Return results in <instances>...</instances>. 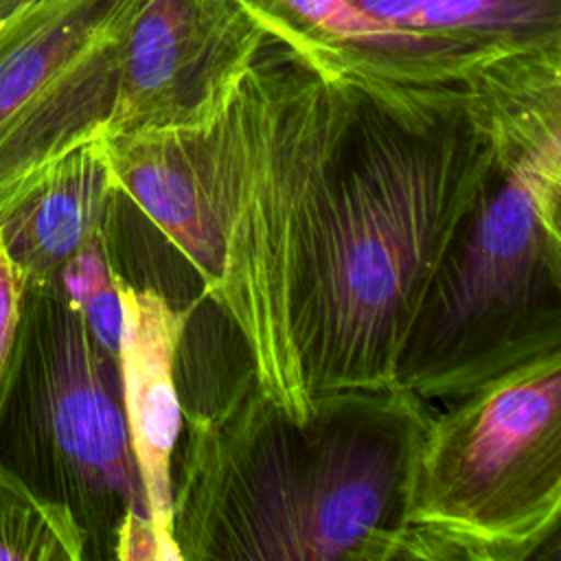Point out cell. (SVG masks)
<instances>
[{
	"mask_svg": "<svg viewBox=\"0 0 561 561\" xmlns=\"http://www.w3.org/2000/svg\"><path fill=\"white\" fill-rule=\"evenodd\" d=\"M493 160L467 90L375 96L355 88L291 305L311 403L337 390L399 388L425 291Z\"/></svg>",
	"mask_w": 561,
	"mask_h": 561,
	"instance_id": "1",
	"label": "cell"
},
{
	"mask_svg": "<svg viewBox=\"0 0 561 561\" xmlns=\"http://www.w3.org/2000/svg\"><path fill=\"white\" fill-rule=\"evenodd\" d=\"M427 403L403 388L337 390L298 421L245 370L219 403L184 412L180 561H401Z\"/></svg>",
	"mask_w": 561,
	"mask_h": 561,
	"instance_id": "2",
	"label": "cell"
},
{
	"mask_svg": "<svg viewBox=\"0 0 561 561\" xmlns=\"http://www.w3.org/2000/svg\"><path fill=\"white\" fill-rule=\"evenodd\" d=\"M355 103V85L270 37L215 116L195 127L219 274L206 296L243 340L259 390L291 419L309 401L291 305Z\"/></svg>",
	"mask_w": 561,
	"mask_h": 561,
	"instance_id": "3",
	"label": "cell"
},
{
	"mask_svg": "<svg viewBox=\"0 0 561 561\" xmlns=\"http://www.w3.org/2000/svg\"><path fill=\"white\" fill-rule=\"evenodd\" d=\"M495 160L410 329L397 386L447 401L561 351V131L491 138Z\"/></svg>",
	"mask_w": 561,
	"mask_h": 561,
	"instance_id": "4",
	"label": "cell"
},
{
	"mask_svg": "<svg viewBox=\"0 0 561 561\" xmlns=\"http://www.w3.org/2000/svg\"><path fill=\"white\" fill-rule=\"evenodd\" d=\"M416 445L401 561H526L561 519V351L443 401Z\"/></svg>",
	"mask_w": 561,
	"mask_h": 561,
	"instance_id": "5",
	"label": "cell"
},
{
	"mask_svg": "<svg viewBox=\"0 0 561 561\" xmlns=\"http://www.w3.org/2000/svg\"><path fill=\"white\" fill-rule=\"evenodd\" d=\"M0 465L72 515L85 559H114L127 515L149 517L118 357L55 283L26 285L0 390Z\"/></svg>",
	"mask_w": 561,
	"mask_h": 561,
	"instance_id": "6",
	"label": "cell"
},
{
	"mask_svg": "<svg viewBox=\"0 0 561 561\" xmlns=\"http://www.w3.org/2000/svg\"><path fill=\"white\" fill-rule=\"evenodd\" d=\"M138 0H39L0 22V202L110 123Z\"/></svg>",
	"mask_w": 561,
	"mask_h": 561,
	"instance_id": "7",
	"label": "cell"
},
{
	"mask_svg": "<svg viewBox=\"0 0 561 561\" xmlns=\"http://www.w3.org/2000/svg\"><path fill=\"white\" fill-rule=\"evenodd\" d=\"M270 37L239 0H138L103 136L208 123Z\"/></svg>",
	"mask_w": 561,
	"mask_h": 561,
	"instance_id": "8",
	"label": "cell"
},
{
	"mask_svg": "<svg viewBox=\"0 0 561 561\" xmlns=\"http://www.w3.org/2000/svg\"><path fill=\"white\" fill-rule=\"evenodd\" d=\"M265 31L318 70L375 94L467 90L489 59L456 44L399 31L351 0H239ZM493 59V57H491Z\"/></svg>",
	"mask_w": 561,
	"mask_h": 561,
	"instance_id": "9",
	"label": "cell"
},
{
	"mask_svg": "<svg viewBox=\"0 0 561 561\" xmlns=\"http://www.w3.org/2000/svg\"><path fill=\"white\" fill-rule=\"evenodd\" d=\"M123 329L118 346L123 410L142 480L149 519L169 561H180L171 524L173 456L182 432L175 359L191 307L175 309L160 291L136 287L118 272Z\"/></svg>",
	"mask_w": 561,
	"mask_h": 561,
	"instance_id": "10",
	"label": "cell"
},
{
	"mask_svg": "<svg viewBox=\"0 0 561 561\" xmlns=\"http://www.w3.org/2000/svg\"><path fill=\"white\" fill-rule=\"evenodd\" d=\"M121 199L101 134L22 180L0 202V243L22 285L53 283L83 245L114 237Z\"/></svg>",
	"mask_w": 561,
	"mask_h": 561,
	"instance_id": "11",
	"label": "cell"
},
{
	"mask_svg": "<svg viewBox=\"0 0 561 561\" xmlns=\"http://www.w3.org/2000/svg\"><path fill=\"white\" fill-rule=\"evenodd\" d=\"M103 142L121 195L180 250L206 298L217 283L219 250L199 178L195 127L103 136Z\"/></svg>",
	"mask_w": 561,
	"mask_h": 561,
	"instance_id": "12",
	"label": "cell"
},
{
	"mask_svg": "<svg viewBox=\"0 0 561 561\" xmlns=\"http://www.w3.org/2000/svg\"><path fill=\"white\" fill-rule=\"evenodd\" d=\"M408 33L482 57L561 48V0H351Z\"/></svg>",
	"mask_w": 561,
	"mask_h": 561,
	"instance_id": "13",
	"label": "cell"
},
{
	"mask_svg": "<svg viewBox=\"0 0 561 561\" xmlns=\"http://www.w3.org/2000/svg\"><path fill=\"white\" fill-rule=\"evenodd\" d=\"M0 559L85 561V537L72 515L39 497L0 465Z\"/></svg>",
	"mask_w": 561,
	"mask_h": 561,
	"instance_id": "14",
	"label": "cell"
},
{
	"mask_svg": "<svg viewBox=\"0 0 561 561\" xmlns=\"http://www.w3.org/2000/svg\"><path fill=\"white\" fill-rule=\"evenodd\" d=\"M81 313L94 340L118 357L123 309L118 294V267L114 237L103 234L83 245L53 280Z\"/></svg>",
	"mask_w": 561,
	"mask_h": 561,
	"instance_id": "15",
	"label": "cell"
},
{
	"mask_svg": "<svg viewBox=\"0 0 561 561\" xmlns=\"http://www.w3.org/2000/svg\"><path fill=\"white\" fill-rule=\"evenodd\" d=\"M22 280L15 274L2 243H0V390L7 375V366L11 359L18 322H20V307H22Z\"/></svg>",
	"mask_w": 561,
	"mask_h": 561,
	"instance_id": "16",
	"label": "cell"
},
{
	"mask_svg": "<svg viewBox=\"0 0 561 561\" xmlns=\"http://www.w3.org/2000/svg\"><path fill=\"white\" fill-rule=\"evenodd\" d=\"M33 2H39V0H0V20L9 18L13 11H18L22 7H28Z\"/></svg>",
	"mask_w": 561,
	"mask_h": 561,
	"instance_id": "17",
	"label": "cell"
},
{
	"mask_svg": "<svg viewBox=\"0 0 561 561\" xmlns=\"http://www.w3.org/2000/svg\"><path fill=\"white\" fill-rule=\"evenodd\" d=\"M0 22H2V20H0Z\"/></svg>",
	"mask_w": 561,
	"mask_h": 561,
	"instance_id": "18",
	"label": "cell"
}]
</instances>
